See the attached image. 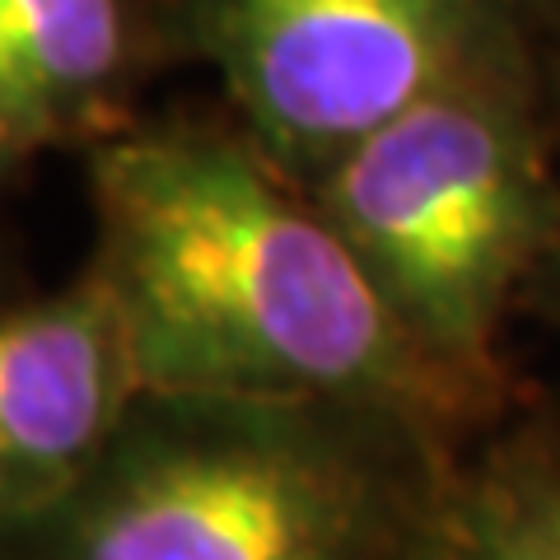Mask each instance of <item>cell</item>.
Returning <instances> with one entry per match:
<instances>
[{"mask_svg": "<svg viewBox=\"0 0 560 560\" xmlns=\"http://www.w3.org/2000/svg\"><path fill=\"white\" fill-rule=\"evenodd\" d=\"M164 51L215 70L238 131L313 187L425 98L556 70L537 0H150Z\"/></svg>", "mask_w": 560, "mask_h": 560, "instance_id": "277c9868", "label": "cell"}, {"mask_svg": "<svg viewBox=\"0 0 560 560\" xmlns=\"http://www.w3.org/2000/svg\"><path fill=\"white\" fill-rule=\"evenodd\" d=\"M407 560H560V411L523 401L471 434Z\"/></svg>", "mask_w": 560, "mask_h": 560, "instance_id": "52a82bcc", "label": "cell"}, {"mask_svg": "<svg viewBox=\"0 0 560 560\" xmlns=\"http://www.w3.org/2000/svg\"><path fill=\"white\" fill-rule=\"evenodd\" d=\"M556 90L560 66L444 90L308 187L416 346L495 411L528 401L504 327L560 238Z\"/></svg>", "mask_w": 560, "mask_h": 560, "instance_id": "3957f363", "label": "cell"}, {"mask_svg": "<svg viewBox=\"0 0 560 560\" xmlns=\"http://www.w3.org/2000/svg\"><path fill=\"white\" fill-rule=\"evenodd\" d=\"M537 10L547 14V20H551V28L560 33V0H537Z\"/></svg>", "mask_w": 560, "mask_h": 560, "instance_id": "30bf717a", "label": "cell"}, {"mask_svg": "<svg viewBox=\"0 0 560 560\" xmlns=\"http://www.w3.org/2000/svg\"><path fill=\"white\" fill-rule=\"evenodd\" d=\"M528 304L547 313V323L556 327V337H560V238H556V248L547 257V267H541V276H537Z\"/></svg>", "mask_w": 560, "mask_h": 560, "instance_id": "9c48e42d", "label": "cell"}, {"mask_svg": "<svg viewBox=\"0 0 560 560\" xmlns=\"http://www.w3.org/2000/svg\"><path fill=\"white\" fill-rule=\"evenodd\" d=\"M90 271L145 393L355 401L453 440L510 416L416 346L308 191L243 131L136 121L90 150Z\"/></svg>", "mask_w": 560, "mask_h": 560, "instance_id": "6da1fadb", "label": "cell"}, {"mask_svg": "<svg viewBox=\"0 0 560 560\" xmlns=\"http://www.w3.org/2000/svg\"><path fill=\"white\" fill-rule=\"evenodd\" d=\"M556 121H560V90H556Z\"/></svg>", "mask_w": 560, "mask_h": 560, "instance_id": "8fae6325", "label": "cell"}, {"mask_svg": "<svg viewBox=\"0 0 560 560\" xmlns=\"http://www.w3.org/2000/svg\"><path fill=\"white\" fill-rule=\"evenodd\" d=\"M140 393L127 323L90 267L66 290L0 304V528L90 477Z\"/></svg>", "mask_w": 560, "mask_h": 560, "instance_id": "5b68a950", "label": "cell"}, {"mask_svg": "<svg viewBox=\"0 0 560 560\" xmlns=\"http://www.w3.org/2000/svg\"><path fill=\"white\" fill-rule=\"evenodd\" d=\"M463 444L355 401L140 393L0 560H407Z\"/></svg>", "mask_w": 560, "mask_h": 560, "instance_id": "7a4b0ae2", "label": "cell"}, {"mask_svg": "<svg viewBox=\"0 0 560 560\" xmlns=\"http://www.w3.org/2000/svg\"><path fill=\"white\" fill-rule=\"evenodd\" d=\"M28 154H38V145H33L28 127L20 121V113H14L5 84H0V168H5V164H24Z\"/></svg>", "mask_w": 560, "mask_h": 560, "instance_id": "ba28073f", "label": "cell"}, {"mask_svg": "<svg viewBox=\"0 0 560 560\" xmlns=\"http://www.w3.org/2000/svg\"><path fill=\"white\" fill-rule=\"evenodd\" d=\"M154 57L160 33L136 0H0V84L38 150H94L136 127Z\"/></svg>", "mask_w": 560, "mask_h": 560, "instance_id": "8992f818", "label": "cell"}]
</instances>
